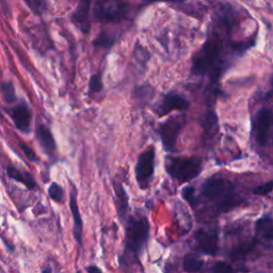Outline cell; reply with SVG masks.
Masks as SVG:
<instances>
[{
	"label": "cell",
	"instance_id": "obj_1",
	"mask_svg": "<svg viewBox=\"0 0 273 273\" xmlns=\"http://www.w3.org/2000/svg\"><path fill=\"white\" fill-rule=\"evenodd\" d=\"M150 237V222L142 215L131 216L125 225V258H138Z\"/></svg>",
	"mask_w": 273,
	"mask_h": 273
},
{
	"label": "cell",
	"instance_id": "obj_2",
	"mask_svg": "<svg viewBox=\"0 0 273 273\" xmlns=\"http://www.w3.org/2000/svg\"><path fill=\"white\" fill-rule=\"evenodd\" d=\"M233 183L223 177L212 176L206 180L202 187V195L206 200L215 203L221 210H228L237 205Z\"/></svg>",
	"mask_w": 273,
	"mask_h": 273
},
{
	"label": "cell",
	"instance_id": "obj_3",
	"mask_svg": "<svg viewBox=\"0 0 273 273\" xmlns=\"http://www.w3.org/2000/svg\"><path fill=\"white\" fill-rule=\"evenodd\" d=\"M203 170V159L192 157H172L166 159L167 173L179 182H188L201 174Z\"/></svg>",
	"mask_w": 273,
	"mask_h": 273
},
{
	"label": "cell",
	"instance_id": "obj_4",
	"mask_svg": "<svg viewBox=\"0 0 273 273\" xmlns=\"http://www.w3.org/2000/svg\"><path fill=\"white\" fill-rule=\"evenodd\" d=\"M131 8V5L123 0H99L93 10V16L99 23H120Z\"/></svg>",
	"mask_w": 273,
	"mask_h": 273
},
{
	"label": "cell",
	"instance_id": "obj_5",
	"mask_svg": "<svg viewBox=\"0 0 273 273\" xmlns=\"http://www.w3.org/2000/svg\"><path fill=\"white\" fill-rule=\"evenodd\" d=\"M221 45L217 39L207 40L194 56L192 61V73L194 75H203L210 66L218 60Z\"/></svg>",
	"mask_w": 273,
	"mask_h": 273
},
{
	"label": "cell",
	"instance_id": "obj_6",
	"mask_svg": "<svg viewBox=\"0 0 273 273\" xmlns=\"http://www.w3.org/2000/svg\"><path fill=\"white\" fill-rule=\"evenodd\" d=\"M155 169V147L149 146L140 155L136 165V179L140 189L146 190L150 186Z\"/></svg>",
	"mask_w": 273,
	"mask_h": 273
},
{
	"label": "cell",
	"instance_id": "obj_7",
	"mask_svg": "<svg viewBox=\"0 0 273 273\" xmlns=\"http://www.w3.org/2000/svg\"><path fill=\"white\" fill-rule=\"evenodd\" d=\"M183 125H185V120H183L182 115L170 117L169 120L160 125L158 132L162 141V145H164L166 151H175L177 137H179L180 131L183 127Z\"/></svg>",
	"mask_w": 273,
	"mask_h": 273
},
{
	"label": "cell",
	"instance_id": "obj_8",
	"mask_svg": "<svg viewBox=\"0 0 273 273\" xmlns=\"http://www.w3.org/2000/svg\"><path fill=\"white\" fill-rule=\"evenodd\" d=\"M273 128V112L268 109H262L257 112L254 124L253 131L255 139L261 146H266L269 141L271 130Z\"/></svg>",
	"mask_w": 273,
	"mask_h": 273
},
{
	"label": "cell",
	"instance_id": "obj_9",
	"mask_svg": "<svg viewBox=\"0 0 273 273\" xmlns=\"http://www.w3.org/2000/svg\"><path fill=\"white\" fill-rule=\"evenodd\" d=\"M197 249L206 255H216L219 249V234L217 228H201L195 234Z\"/></svg>",
	"mask_w": 273,
	"mask_h": 273
},
{
	"label": "cell",
	"instance_id": "obj_10",
	"mask_svg": "<svg viewBox=\"0 0 273 273\" xmlns=\"http://www.w3.org/2000/svg\"><path fill=\"white\" fill-rule=\"evenodd\" d=\"M8 111L12 121L14 122V125H15V127L19 131L28 134L31 128L32 112L27 102L21 101L15 107L10 108Z\"/></svg>",
	"mask_w": 273,
	"mask_h": 273
},
{
	"label": "cell",
	"instance_id": "obj_11",
	"mask_svg": "<svg viewBox=\"0 0 273 273\" xmlns=\"http://www.w3.org/2000/svg\"><path fill=\"white\" fill-rule=\"evenodd\" d=\"M189 101L179 94H168L159 102L156 110L158 116H165L173 111H183L189 108Z\"/></svg>",
	"mask_w": 273,
	"mask_h": 273
},
{
	"label": "cell",
	"instance_id": "obj_12",
	"mask_svg": "<svg viewBox=\"0 0 273 273\" xmlns=\"http://www.w3.org/2000/svg\"><path fill=\"white\" fill-rule=\"evenodd\" d=\"M70 210L72 212L73 218V235L75 240L81 246L83 245V233H84V223L78 207L77 202V191L75 187H72L70 192Z\"/></svg>",
	"mask_w": 273,
	"mask_h": 273
},
{
	"label": "cell",
	"instance_id": "obj_13",
	"mask_svg": "<svg viewBox=\"0 0 273 273\" xmlns=\"http://www.w3.org/2000/svg\"><path fill=\"white\" fill-rule=\"evenodd\" d=\"M92 0H80L76 10L73 12L71 19L75 24L80 31L88 33L90 30V19H89V13H90Z\"/></svg>",
	"mask_w": 273,
	"mask_h": 273
},
{
	"label": "cell",
	"instance_id": "obj_14",
	"mask_svg": "<svg viewBox=\"0 0 273 273\" xmlns=\"http://www.w3.org/2000/svg\"><path fill=\"white\" fill-rule=\"evenodd\" d=\"M256 239L265 242H273V218L271 216H263L255 223Z\"/></svg>",
	"mask_w": 273,
	"mask_h": 273
},
{
	"label": "cell",
	"instance_id": "obj_15",
	"mask_svg": "<svg viewBox=\"0 0 273 273\" xmlns=\"http://www.w3.org/2000/svg\"><path fill=\"white\" fill-rule=\"evenodd\" d=\"M6 173H8V176L10 179L23 183V185L26 186L29 190L36 189V182L30 173L21 171V170L13 166L6 168Z\"/></svg>",
	"mask_w": 273,
	"mask_h": 273
},
{
	"label": "cell",
	"instance_id": "obj_16",
	"mask_svg": "<svg viewBox=\"0 0 273 273\" xmlns=\"http://www.w3.org/2000/svg\"><path fill=\"white\" fill-rule=\"evenodd\" d=\"M36 135H38L40 145L45 151V153L50 155L56 151L55 138L47 126H45V125H40L38 130H36Z\"/></svg>",
	"mask_w": 273,
	"mask_h": 273
},
{
	"label": "cell",
	"instance_id": "obj_17",
	"mask_svg": "<svg viewBox=\"0 0 273 273\" xmlns=\"http://www.w3.org/2000/svg\"><path fill=\"white\" fill-rule=\"evenodd\" d=\"M114 193H115V206L119 217L123 220L126 217L128 212V196L126 194V191L123 188L121 183L114 182Z\"/></svg>",
	"mask_w": 273,
	"mask_h": 273
},
{
	"label": "cell",
	"instance_id": "obj_18",
	"mask_svg": "<svg viewBox=\"0 0 273 273\" xmlns=\"http://www.w3.org/2000/svg\"><path fill=\"white\" fill-rule=\"evenodd\" d=\"M183 270L188 273H195L198 272L204 266V261L198 257L196 254L188 253L183 258Z\"/></svg>",
	"mask_w": 273,
	"mask_h": 273
},
{
	"label": "cell",
	"instance_id": "obj_19",
	"mask_svg": "<svg viewBox=\"0 0 273 273\" xmlns=\"http://www.w3.org/2000/svg\"><path fill=\"white\" fill-rule=\"evenodd\" d=\"M0 91H1L3 100L8 104H13L17 100L15 88H14L11 81H5V83L0 84Z\"/></svg>",
	"mask_w": 273,
	"mask_h": 273
},
{
	"label": "cell",
	"instance_id": "obj_20",
	"mask_svg": "<svg viewBox=\"0 0 273 273\" xmlns=\"http://www.w3.org/2000/svg\"><path fill=\"white\" fill-rule=\"evenodd\" d=\"M24 2L29 8L34 15L41 16L43 14H45L47 9H48V4L46 0H24Z\"/></svg>",
	"mask_w": 273,
	"mask_h": 273
},
{
	"label": "cell",
	"instance_id": "obj_21",
	"mask_svg": "<svg viewBox=\"0 0 273 273\" xmlns=\"http://www.w3.org/2000/svg\"><path fill=\"white\" fill-rule=\"evenodd\" d=\"M48 196L56 203H62L64 197V190L57 182H53L48 188Z\"/></svg>",
	"mask_w": 273,
	"mask_h": 273
},
{
	"label": "cell",
	"instance_id": "obj_22",
	"mask_svg": "<svg viewBox=\"0 0 273 273\" xmlns=\"http://www.w3.org/2000/svg\"><path fill=\"white\" fill-rule=\"evenodd\" d=\"M115 42V39L113 36L109 35L105 32H101L96 40L94 41V46L95 47H100V48H111L112 45Z\"/></svg>",
	"mask_w": 273,
	"mask_h": 273
},
{
	"label": "cell",
	"instance_id": "obj_23",
	"mask_svg": "<svg viewBox=\"0 0 273 273\" xmlns=\"http://www.w3.org/2000/svg\"><path fill=\"white\" fill-rule=\"evenodd\" d=\"M102 90V78L101 74L96 73L91 76L89 80V92L90 93H98Z\"/></svg>",
	"mask_w": 273,
	"mask_h": 273
},
{
	"label": "cell",
	"instance_id": "obj_24",
	"mask_svg": "<svg viewBox=\"0 0 273 273\" xmlns=\"http://www.w3.org/2000/svg\"><path fill=\"white\" fill-rule=\"evenodd\" d=\"M236 271L231 265L225 262H217L212 267V273H236Z\"/></svg>",
	"mask_w": 273,
	"mask_h": 273
},
{
	"label": "cell",
	"instance_id": "obj_25",
	"mask_svg": "<svg viewBox=\"0 0 273 273\" xmlns=\"http://www.w3.org/2000/svg\"><path fill=\"white\" fill-rule=\"evenodd\" d=\"M182 197L191 205L195 206L197 203V197L195 195V190L193 187H187L182 190Z\"/></svg>",
	"mask_w": 273,
	"mask_h": 273
},
{
	"label": "cell",
	"instance_id": "obj_26",
	"mask_svg": "<svg viewBox=\"0 0 273 273\" xmlns=\"http://www.w3.org/2000/svg\"><path fill=\"white\" fill-rule=\"evenodd\" d=\"M272 190H273V181L268 182L264 183V185H261V186L256 187V188L253 190V193H254L255 195L263 196V195H267V194H269Z\"/></svg>",
	"mask_w": 273,
	"mask_h": 273
},
{
	"label": "cell",
	"instance_id": "obj_27",
	"mask_svg": "<svg viewBox=\"0 0 273 273\" xmlns=\"http://www.w3.org/2000/svg\"><path fill=\"white\" fill-rule=\"evenodd\" d=\"M19 146H20V150L23 151V153L25 154V156H26L29 160H30V161H38V160H39V159H38V156H36L35 152L31 149L30 146L27 145V144H25V143H20Z\"/></svg>",
	"mask_w": 273,
	"mask_h": 273
},
{
	"label": "cell",
	"instance_id": "obj_28",
	"mask_svg": "<svg viewBox=\"0 0 273 273\" xmlns=\"http://www.w3.org/2000/svg\"><path fill=\"white\" fill-rule=\"evenodd\" d=\"M86 271L88 273H102L101 269L99 267H97V266H95V265L88 266V267H86Z\"/></svg>",
	"mask_w": 273,
	"mask_h": 273
},
{
	"label": "cell",
	"instance_id": "obj_29",
	"mask_svg": "<svg viewBox=\"0 0 273 273\" xmlns=\"http://www.w3.org/2000/svg\"><path fill=\"white\" fill-rule=\"evenodd\" d=\"M150 2H160V1H167V2H176L182 1V0H149Z\"/></svg>",
	"mask_w": 273,
	"mask_h": 273
},
{
	"label": "cell",
	"instance_id": "obj_30",
	"mask_svg": "<svg viewBox=\"0 0 273 273\" xmlns=\"http://www.w3.org/2000/svg\"><path fill=\"white\" fill-rule=\"evenodd\" d=\"M41 273H53V270H51V268L49 267V266H47V267H45L42 270Z\"/></svg>",
	"mask_w": 273,
	"mask_h": 273
},
{
	"label": "cell",
	"instance_id": "obj_31",
	"mask_svg": "<svg viewBox=\"0 0 273 273\" xmlns=\"http://www.w3.org/2000/svg\"><path fill=\"white\" fill-rule=\"evenodd\" d=\"M0 120H3V115H2L1 110H0Z\"/></svg>",
	"mask_w": 273,
	"mask_h": 273
}]
</instances>
